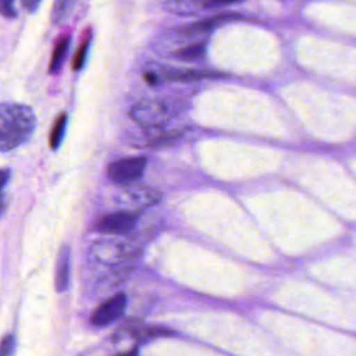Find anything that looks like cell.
<instances>
[{"label":"cell","mask_w":356,"mask_h":356,"mask_svg":"<svg viewBox=\"0 0 356 356\" xmlns=\"http://www.w3.org/2000/svg\"><path fill=\"white\" fill-rule=\"evenodd\" d=\"M65 125H67V114H60L57 117V120L54 121L51 131H50V138H49V143L51 149H57L58 145L63 140L64 136V131H65Z\"/></svg>","instance_id":"12"},{"label":"cell","mask_w":356,"mask_h":356,"mask_svg":"<svg viewBox=\"0 0 356 356\" xmlns=\"http://www.w3.org/2000/svg\"><path fill=\"white\" fill-rule=\"evenodd\" d=\"M178 107L167 100H142L131 110V117L143 128L154 129L174 118Z\"/></svg>","instance_id":"2"},{"label":"cell","mask_w":356,"mask_h":356,"mask_svg":"<svg viewBox=\"0 0 356 356\" xmlns=\"http://www.w3.org/2000/svg\"><path fill=\"white\" fill-rule=\"evenodd\" d=\"M70 281V248L63 246L58 252L56 266V288L58 292L67 289Z\"/></svg>","instance_id":"9"},{"label":"cell","mask_w":356,"mask_h":356,"mask_svg":"<svg viewBox=\"0 0 356 356\" xmlns=\"http://www.w3.org/2000/svg\"><path fill=\"white\" fill-rule=\"evenodd\" d=\"M72 7H74L72 1H65V0L56 1L54 7H53V21L56 24L63 22L70 15Z\"/></svg>","instance_id":"14"},{"label":"cell","mask_w":356,"mask_h":356,"mask_svg":"<svg viewBox=\"0 0 356 356\" xmlns=\"http://www.w3.org/2000/svg\"><path fill=\"white\" fill-rule=\"evenodd\" d=\"M4 207H6V197H4V195L0 192V216H1L3 210H4Z\"/></svg>","instance_id":"19"},{"label":"cell","mask_w":356,"mask_h":356,"mask_svg":"<svg viewBox=\"0 0 356 356\" xmlns=\"http://www.w3.org/2000/svg\"><path fill=\"white\" fill-rule=\"evenodd\" d=\"M14 348L13 335H7L0 341V356H8Z\"/></svg>","instance_id":"16"},{"label":"cell","mask_w":356,"mask_h":356,"mask_svg":"<svg viewBox=\"0 0 356 356\" xmlns=\"http://www.w3.org/2000/svg\"><path fill=\"white\" fill-rule=\"evenodd\" d=\"M35 125V114L28 106L0 103V152L13 150L26 142Z\"/></svg>","instance_id":"1"},{"label":"cell","mask_w":356,"mask_h":356,"mask_svg":"<svg viewBox=\"0 0 356 356\" xmlns=\"http://www.w3.org/2000/svg\"><path fill=\"white\" fill-rule=\"evenodd\" d=\"M92 257L103 264H115L128 256L125 243L117 242H97L90 249Z\"/></svg>","instance_id":"7"},{"label":"cell","mask_w":356,"mask_h":356,"mask_svg":"<svg viewBox=\"0 0 356 356\" xmlns=\"http://www.w3.org/2000/svg\"><path fill=\"white\" fill-rule=\"evenodd\" d=\"M138 213L131 210L124 211H115L108 216H104L97 222V229L100 232L106 234H124L128 232L136 222Z\"/></svg>","instance_id":"6"},{"label":"cell","mask_w":356,"mask_h":356,"mask_svg":"<svg viewBox=\"0 0 356 356\" xmlns=\"http://www.w3.org/2000/svg\"><path fill=\"white\" fill-rule=\"evenodd\" d=\"M221 76V74L214 71H206V70H193V68H164L160 75H157L159 79L164 78L168 81H178V82H192V81H200L207 78H216Z\"/></svg>","instance_id":"8"},{"label":"cell","mask_w":356,"mask_h":356,"mask_svg":"<svg viewBox=\"0 0 356 356\" xmlns=\"http://www.w3.org/2000/svg\"><path fill=\"white\" fill-rule=\"evenodd\" d=\"M127 305V298L124 293H117L114 296H111L110 299H107L106 302H103L92 314V323L97 327L102 325H107L111 321L117 320Z\"/></svg>","instance_id":"5"},{"label":"cell","mask_w":356,"mask_h":356,"mask_svg":"<svg viewBox=\"0 0 356 356\" xmlns=\"http://www.w3.org/2000/svg\"><path fill=\"white\" fill-rule=\"evenodd\" d=\"M7 178H8V171L0 170V188H3V185L7 182Z\"/></svg>","instance_id":"18"},{"label":"cell","mask_w":356,"mask_h":356,"mask_svg":"<svg viewBox=\"0 0 356 356\" xmlns=\"http://www.w3.org/2000/svg\"><path fill=\"white\" fill-rule=\"evenodd\" d=\"M147 160L145 157H127L108 164L107 177L117 184H131L143 175Z\"/></svg>","instance_id":"3"},{"label":"cell","mask_w":356,"mask_h":356,"mask_svg":"<svg viewBox=\"0 0 356 356\" xmlns=\"http://www.w3.org/2000/svg\"><path fill=\"white\" fill-rule=\"evenodd\" d=\"M0 14L4 17H15V11L13 10L11 1H0Z\"/></svg>","instance_id":"17"},{"label":"cell","mask_w":356,"mask_h":356,"mask_svg":"<svg viewBox=\"0 0 356 356\" xmlns=\"http://www.w3.org/2000/svg\"><path fill=\"white\" fill-rule=\"evenodd\" d=\"M204 51H206V46L203 43H195V44H189V46L181 49L177 53V57L186 60V61H193V60H199L200 57H203Z\"/></svg>","instance_id":"13"},{"label":"cell","mask_w":356,"mask_h":356,"mask_svg":"<svg viewBox=\"0 0 356 356\" xmlns=\"http://www.w3.org/2000/svg\"><path fill=\"white\" fill-rule=\"evenodd\" d=\"M88 44H89V40L83 42V43L79 46V49L76 50L75 56H74L72 68H74L75 71H78V70L83 65V63H85V57H86V51H88Z\"/></svg>","instance_id":"15"},{"label":"cell","mask_w":356,"mask_h":356,"mask_svg":"<svg viewBox=\"0 0 356 356\" xmlns=\"http://www.w3.org/2000/svg\"><path fill=\"white\" fill-rule=\"evenodd\" d=\"M161 199V193L153 188L128 185L122 186L118 192L117 200L120 204L132 207V209H143L156 204Z\"/></svg>","instance_id":"4"},{"label":"cell","mask_w":356,"mask_h":356,"mask_svg":"<svg viewBox=\"0 0 356 356\" xmlns=\"http://www.w3.org/2000/svg\"><path fill=\"white\" fill-rule=\"evenodd\" d=\"M235 15L232 14H218V15H213L210 18H206V19H202L199 22H195L192 25H188L181 31V33L184 35H197V33H204V32H209L211 31L213 28H216L218 24H221L222 21L225 19H229V18H234Z\"/></svg>","instance_id":"10"},{"label":"cell","mask_w":356,"mask_h":356,"mask_svg":"<svg viewBox=\"0 0 356 356\" xmlns=\"http://www.w3.org/2000/svg\"><path fill=\"white\" fill-rule=\"evenodd\" d=\"M68 43H70V39L68 38H63L57 42L54 50H53V56H51V60H50V65H49V71L50 72H56L58 71V68L61 67L63 61H64V57L67 54V49H68Z\"/></svg>","instance_id":"11"},{"label":"cell","mask_w":356,"mask_h":356,"mask_svg":"<svg viewBox=\"0 0 356 356\" xmlns=\"http://www.w3.org/2000/svg\"><path fill=\"white\" fill-rule=\"evenodd\" d=\"M120 356H136V353L131 352V353H124V355H120Z\"/></svg>","instance_id":"20"}]
</instances>
